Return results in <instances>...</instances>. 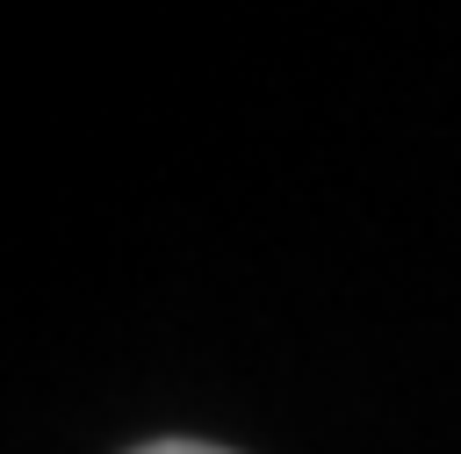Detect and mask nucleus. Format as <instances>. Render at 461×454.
Returning <instances> with one entry per match:
<instances>
[{
	"label": "nucleus",
	"mask_w": 461,
	"mask_h": 454,
	"mask_svg": "<svg viewBox=\"0 0 461 454\" xmlns=\"http://www.w3.org/2000/svg\"><path fill=\"white\" fill-rule=\"evenodd\" d=\"M130 454H230V447H209V440H144Z\"/></svg>",
	"instance_id": "1"
}]
</instances>
